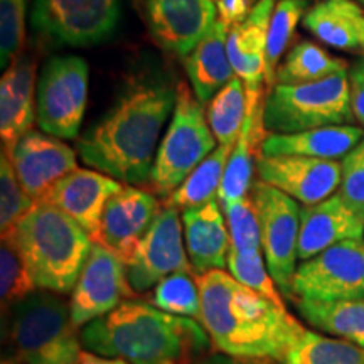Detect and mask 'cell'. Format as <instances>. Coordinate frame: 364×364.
Here are the masks:
<instances>
[{"mask_svg":"<svg viewBox=\"0 0 364 364\" xmlns=\"http://www.w3.org/2000/svg\"><path fill=\"white\" fill-rule=\"evenodd\" d=\"M282 364H364V348L306 329Z\"/></svg>","mask_w":364,"mask_h":364,"instance_id":"obj_30","label":"cell"},{"mask_svg":"<svg viewBox=\"0 0 364 364\" xmlns=\"http://www.w3.org/2000/svg\"><path fill=\"white\" fill-rule=\"evenodd\" d=\"M275 6V0H258L247 19L231 27L228 34V54L247 88V103H262L268 27Z\"/></svg>","mask_w":364,"mask_h":364,"instance_id":"obj_19","label":"cell"},{"mask_svg":"<svg viewBox=\"0 0 364 364\" xmlns=\"http://www.w3.org/2000/svg\"><path fill=\"white\" fill-rule=\"evenodd\" d=\"M150 304L174 316L199 318L201 312V290L198 277L193 272H177L162 279L154 289Z\"/></svg>","mask_w":364,"mask_h":364,"instance_id":"obj_33","label":"cell"},{"mask_svg":"<svg viewBox=\"0 0 364 364\" xmlns=\"http://www.w3.org/2000/svg\"><path fill=\"white\" fill-rule=\"evenodd\" d=\"M38 285L27 270L24 260L14 247L12 241L2 240L0 247V294H2V309H11L17 302L34 294Z\"/></svg>","mask_w":364,"mask_h":364,"instance_id":"obj_36","label":"cell"},{"mask_svg":"<svg viewBox=\"0 0 364 364\" xmlns=\"http://www.w3.org/2000/svg\"><path fill=\"white\" fill-rule=\"evenodd\" d=\"M118 0H36L33 24L58 43L97 44L115 29Z\"/></svg>","mask_w":364,"mask_h":364,"instance_id":"obj_14","label":"cell"},{"mask_svg":"<svg viewBox=\"0 0 364 364\" xmlns=\"http://www.w3.org/2000/svg\"><path fill=\"white\" fill-rule=\"evenodd\" d=\"M34 206L24 188L17 179L16 171L6 150L0 154V230L2 238L12 235L26 213Z\"/></svg>","mask_w":364,"mask_h":364,"instance_id":"obj_35","label":"cell"},{"mask_svg":"<svg viewBox=\"0 0 364 364\" xmlns=\"http://www.w3.org/2000/svg\"><path fill=\"white\" fill-rule=\"evenodd\" d=\"M348 71L344 59L331 56L326 49L311 41H302L287 53L284 63L277 70L275 85H302L329 78Z\"/></svg>","mask_w":364,"mask_h":364,"instance_id":"obj_29","label":"cell"},{"mask_svg":"<svg viewBox=\"0 0 364 364\" xmlns=\"http://www.w3.org/2000/svg\"><path fill=\"white\" fill-rule=\"evenodd\" d=\"M258 179L289 194L304 206L317 204L336 194L343 167L338 161L302 156H258Z\"/></svg>","mask_w":364,"mask_h":364,"instance_id":"obj_15","label":"cell"},{"mask_svg":"<svg viewBox=\"0 0 364 364\" xmlns=\"http://www.w3.org/2000/svg\"><path fill=\"white\" fill-rule=\"evenodd\" d=\"M228 34L230 27L218 19L184 58L191 86L203 105L211 102L218 91L236 76L228 54Z\"/></svg>","mask_w":364,"mask_h":364,"instance_id":"obj_24","label":"cell"},{"mask_svg":"<svg viewBox=\"0 0 364 364\" xmlns=\"http://www.w3.org/2000/svg\"><path fill=\"white\" fill-rule=\"evenodd\" d=\"M307 12V0H280L272 14L268 27L267 51H265V86L270 91L275 86L277 70L280 59L287 51V46L297 29L299 22L304 21Z\"/></svg>","mask_w":364,"mask_h":364,"instance_id":"obj_32","label":"cell"},{"mask_svg":"<svg viewBox=\"0 0 364 364\" xmlns=\"http://www.w3.org/2000/svg\"><path fill=\"white\" fill-rule=\"evenodd\" d=\"M161 211V203L152 193L124 186L105 206L95 243L125 262Z\"/></svg>","mask_w":364,"mask_h":364,"instance_id":"obj_17","label":"cell"},{"mask_svg":"<svg viewBox=\"0 0 364 364\" xmlns=\"http://www.w3.org/2000/svg\"><path fill=\"white\" fill-rule=\"evenodd\" d=\"M356 2L361 4V6H364V0H356Z\"/></svg>","mask_w":364,"mask_h":364,"instance_id":"obj_45","label":"cell"},{"mask_svg":"<svg viewBox=\"0 0 364 364\" xmlns=\"http://www.w3.org/2000/svg\"><path fill=\"white\" fill-rule=\"evenodd\" d=\"M134 295L125 262L103 245L93 243L71 294V322L75 327H85L115 311L124 297Z\"/></svg>","mask_w":364,"mask_h":364,"instance_id":"obj_13","label":"cell"},{"mask_svg":"<svg viewBox=\"0 0 364 364\" xmlns=\"http://www.w3.org/2000/svg\"><path fill=\"white\" fill-rule=\"evenodd\" d=\"M34 63L16 58L0 80V139L11 152L38 122L34 112Z\"/></svg>","mask_w":364,"mask_h":364,"instance_id":"obj_22","label":"cell"},{"mask_svg":"<svg viewBox=\"0 0 364 364\" xmlns=\"http://www.w3.org/2000/svg\"><path fill=\"white\" fill-rule=\"evenodd\" d=\"M27 0H0V63L11 66L26 38Z\"/></svg>","mask_w":364,"mask_h":364,"instance_id":"obj_38","label":"cell"},{"mask_svg":"<svg viewBox=\"0 0 364 364\" xmlns=\"http://www.w3.org/2000/svg\"><path fill=\"white\" fill-rule=\"evenodd\" d=\"M228 270H230L236 280L247 285L248 289L273 300L280 307H285L282 292L277 290L275 280L272 279L268 268L263 265L262 252L240 255L230 248V253H228Z\"/></svg>","mask_w":364,"mask_h":364,"instance_id":"obj_37","label":"cell"},{"mask_svg":"<svg viewBox=\"0 0 364 364\" xmlns=\"http://www.w3.org/2000/svg\"><path fill=\"white\" fill-rule=\"evenodd\" d=\"M176 90L171 125L159 145L150 174V184L164 198H169L218 144L203 103L194 91L186 83H179Z\"/></svg>","mask_w":364,"mask_h":364,"instance_id":"obj_7","label":"cell"},{"mask_svg":"<svg viewBox=\"0 0 364 364\" xmlns=\"http://www.w3.org/2000/svg\"><path fill=\"white\" fill-rule=\"evenodd\" d=\"M75 364H129V363L118 358H105V356H98V354L91 351H81L80 358L76 359Z\"/></svg>","mask_w":364,"mask_h":364,"instance_id":"obj_43","label":"cell"},{"mask_svg":"<svg viewBox=\"0 0 364 364\" xmlns=\"http://www.w3.org/2000/svg\"><path fill=\"white\" fill-rule=\"evenodd\" d=\"M14 171L33 201L43 199L59 179L78 169L76 152L61 139L31 130L11 152Z\"/></svg>","mask_w":364,"mask_h":364,"instance_id":"obj_16","label":"cell"},{"mask_svg":"<svg viewBox=\"0 0 364 364\" xmlns=\"http://www.w3.org/2000/svg\"><path fill=\"white\" fill-rule=\"evenodd\" d=\"M253 2H258V0H253Z\"/></svg>","mask_w":364,"mask_h":364,"instance_id":"obj_46","label":"cell"},{"mask_svg":"<svg viewBox=\"0 0 364 364\" xmlns=\"http://www.w3.org/2000/svg\"><path fill=\"white\" fill-rule=\"evenodd\" d=\"M348 71L302 85H275L263 102V124L272 134H297L318 127L351 125Z\"/></svg>","mask_w":364,"mask_h":364,"instance_id":"obj_6","label":"cell"},{"mask_svg":"<svg viewBox=\"0 0 364 364\" xmlns=\"http://www.w3.org/2000/svg\"><path fill=\"white\" fill-rule=\"evenodd\" d=\"M199 324L220 353L245 359L284 361L304 327L273 300L248 289L225 270L198 277Z\"/></svg>","mask_w":364,"mask_h":364,"instance_id":"obj_2","label":"cell"},{"mask_svg":"<svg viewBox=\"0 0 364 364\" xmlns=\"http://www.w3.org/2000/svg\"><path fill=\"white\" fill-rule=\"evenodd\" d=\"M2 364H22V363H17V361H12V359H4Z\"/></svg>","mask_w":364,"mask_h":364,"instance_id":"obj_44","label":"cell"},{"mask_svg":"<svg viewBox=\"0 0 364 364\" xmlns=\"http://www.w3.org/2000/svg\"><path fill=\"white\" fill-rule=\"evenodd\" d=\"M235 145L220 144L196 169L188 179L167 198V204L177 209H189L218 198L226 166L230 162Z\"/></svg>","mask_w":364,"mask_h":364,"instance_id":"obj_28","label":"cell"},{"mask_svg":"<svg viewBox=\"0 0 364 364\" xmlns=\"http://www.w3.org/2000/svg\"><path fill=\"white\" fill-rule=\"evenodd\" d=\"M364 238V218L344 201L339 193L324 201L304 206L300 213L299 260H311L332 245Z\"/></svg>","mask_w":364,"mask_h":364,"instance_id":"obj_20","label":"cell"},{"mask_svg":"<svg viewBox=\"0 0 364 364\" xmlns=\"http://www.w3.org/2000/svg\"><path fill=\"white\" fill-rule=\"evenodd\" d=\"M184 245L179 209L167 204L125 260L134 292H147L172 273L194 272Z\"/></svg>","mask_w":364,"mask_h":364,"instance_id":"obj_11","label":"cell"},{"mask_svg":"<svg viewBox=\"0 0 364 364\" xmlns=\"http://www.w3.org/2000/svg\"><path fill=\"white\" fill-rule=\"evenodd\" d=\"M253 0H216L220 21L230 27H235L243 22L252 12Z\"/></svg>","mask_w":364,"mask_h":364,"instance_id":"obj_40","label":"cell"},{"mask_svg":"<svg viewBox=\"0 0 364 364\" xmlns=\"http://www.w3.org/2000/svg\"><path fill=\"white\" fill-rule=\"evenodd\" d=\"M297 311L316 329L364 348V299L332 302L299 299Z\"/></svg>","mask_w":364,"mask_h":364,"instance_id":"obj_27","label":"cell"},{"mask_svg":"<svg viewBox=\"0 0 364 364\" xmlns=\"http://www.w3.org/2000/svg\"><path fill=\"white\" fill-rule=\"evenodd\" d=\"M364 139L363 129L354 125H329L297 132L270 134L262 144V156H302L314 159H344Z\"/></svg>","mask_w":364,"mask_h":364,"instance_id":"obj_25","label":"cell"},{"mask_svg":"<svg viewBox=\"0 0 364 364\" xmlns=\"http://www.w3.org/2000/svg\"><path fill=\"white\" fill-rule=\"evenodd\" d=\"M61 294L36 290L9 309L7 359L22 364H75L81 336L71 322L70 304Z\"/></svg>","mask_w":364,"mask_h":364,"instance_id":"obj_5","label":"cell"},{"mask_svg":"<svg viewBox=\"0 0 364 364\" xmlns=\"http://www.w3.org/2000/svg\"><path fill=\"white\" fill-rule=\"evenodd\" d=\"M263 124V103H247V117L241 127L230 162L223 177L218 201L228 203L245 198L253 186V172L257 171V159L260 156L262 144L267 139Z\"/></svg>","mask_w":364,"mask_h":364,"instance_id":"obj_26","label":"cell"},{"mask_svg":"<svg viewBox=\"0 0 364 364\" xmlns=\"http://www.w3.org/2000/svg\"><path fill=\"white\" fill-rule=\"evenodd\" d=\"M339 194L358 215L364 218V139L341 162Z\"/></svg>","mask_w":364,"mask_h":364,"instance_id":"obj_39","label":"cell"},{"mask_svg":"<svg viewBox=\"0 0 364 364\" xmlns=\"http://www.w3.org/2000/svg\"><path fill=\"white\" fill-rule=\"evenodd\" d=\"M206 115L218 144L235 145L247 117V88L240 76L218 91L209 102Z\"/></svg>","mask_w":364,"mask_h":364,"instance_id":"obj_31","label":"cell"},{"mask_svg":"<svg viewBox=\"0 0 364 364\" xmlns=\"http://www.w3.org/2000/svg\"><path fill=\"white\" fill-rule=\"evenodd\" d=\"M186 250L193 270L206 273L228 267L231 240L221 204L216 199L182 211Z\"/></svg>","mask_w":364,"mask_h":364,"instance_id":"obj_21","label":"cell"},{"mask_svg":"<svg viewBox=\"0 0 364 364\" xmlns=\"http://www.w3.org/2000/svg\"><path fill=\"white\" fill-rule=\"evenodd\" d=\"M34 284L56 294L73 292L95 241L78 223L48 203H34L11 236Z\"/></svg>","mask_w":364,"mask_h":364,"instance_id":"obj_4","label":"cell"},{"mask_svg":"<svg viewBox=\"0 0 364 364\" xmlns=\"http://www.w3.org/2000/svg\"><path fill=\"white\" fill-rule=\"evenodd\" d=\"M152 39L186 58L218 21L216 0H132Z\"/></svg>","mask_w":364,"mask_h":364,"instance_id":"obj_12","label":"cell"},{"mask_svg":"<svg viewBox=\"0 0 364 364\" xmlns=\"http://www.w3.org/2000/svg\"><path fill=\"white\" fill-rule=\"evenodd\" d=\"M304 27L338 51L364 56V7L356 0H318L307 9Z\"/></svg>","mask_w":364,"mask_h":364,"instance_id":"obj_23","label":"cell"},{"mask_svg":"<svg viewBox=\"0 0 364 364\" xmlns=\"http://www.w3.org/2000/svg\"><path fill=\"white\" fill-rule=\"evenodd\" d=\"M292 297L321 302L364 299V240L332 245L297 267Z\"/></svg>","mask_w":364,"mask_h":364,"instance_id":"obj_10","label":"cell"},{"mask_svg":"<svg viewBox=\"0 0 364 364\" xmlns=\"http://www.w3.org/2000/svg\"><path fill=\"white\" fill-rule=\"evenodd\" d=\"M220 204L225 211L228 230H230V248L240 255L262 252L260 221H258L250 194L235 201Z\"/></svg>","mask_w":364,"mask_h":364,"instance_id":"obj_34","label":"cell"},{"mask_svg":"<svg viewBox=\"0 0 364 364\" xmlns=\"http://www.w3.org/2000/svg\"><path fill=\"white\" fill-rule=\"evenodd\" d=\"M122 188L124 182L103 172L78 167L59 179L48 194L36 203H48L61 209L83 228L91 240L97 241L105 206Z\"/></svg>","mask_w":364,"mask_h":364,"instance_id":"obj_18","label":"cell"},{"mask_svg":"<svg viewBox=\"0 0 364 364\" xmlns=\"http://www.w3.org/2000/svg\"><path fill=\"white\" fill-rule=\"evenodd\" d=\"M176 98L177 90L164 78L129 81L110 110L78 139L80 159L124 184L150 182L159 135Z\"/></svg>","mask_w":364,"mask_h":364,"instance_id":"obj_1","label":"cell"},{"mask_svg":"<svg viewBox=\"0 0 364 364\" xmlns=\"http://www.w3.org/2000/svg\"><path fill=\"white\" fill-rule=\"evenodd\" d=\"M267 361L268 359H245V358L228 356L225 353H215L198 359V361L193 364H270Z\"/></svg>","mask_w":364,"mask_h":364,"instance_id":"obj_42","label":"cell"},{"mask_svg":"<svg viewBox=\"0 0 364 364\" xmlns=\"http://www.w3.org/2000/svg\"><path fill=\"white\" fill-rule=\"evenodd\" d=\"M81 344L98 356L129 364H182L208 348V332L189 317L174 316L140 300H125L81 329Z\"/></svg>","mask_w":364,"mask_h":364,"instance_id":"obj_3","label":"cell"},{"mask_svg":"<svg viewBox=\"0 0 364 364\" xmlns=\"http://www.w3.org/2000/svg\"><path fill=\"white\" fill-rule=\"evenodd\" d=\"M250 198L260 221L262 250L268 272L282 295L292 299L302 208L289 194L260 179L253 181Z\"/></svg>","mask_w":364,"mask_h":364,"instance_id":"obj_8","label":"cell"},{"mask_svg":"<svg viewBox=\"0 0 364 364\" xmlns=\"http://www.w3.org/2000/svg\"><path fill=\"white\" fill-rule=\"evenodd\" d=\"M349 86H351V107L354 118L364 127V59L356 63L349 73Z\"/></svg>","mask_w":364,"mask_h":364,"instance_id":"obj_41","label":"cell"},{"mask_svg":"<svg viewBox=\"0 0 364 364\" xmlns=\"http://www.w3.org/2000/svg\"><path fill=\"white\" fill-rule=\"evenodd\" d=\"M88 100V65L80 56L53 58L38 85V124L58 139H78Z\"/></svg>","mask_w":364,"mask_h":364,"instance_id":"obj_9","label":"cell"}]
</instances>
